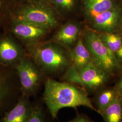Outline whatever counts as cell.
Returning <instances> with one entry per match:
<instances>
[{"label": "cell", "instance_id": "1", "mask_svg": "<svg viewBox=\"0 0 122 122\" xmlns=\"http://www.w3.org/2000/svg\"><path fill=\"white\" fill-rule=\"evenodd\" d=\"M44 100L52 118L57 117L59 111L65 108L85 106L98 113L86 91L68 82H60L48 78L44 85Z\"/></svg>", "mask_w": 122, "mask_h": 122}, {"label": "cell", "instance_id": "2", "mask_svg": "<svg viewBox=\"0 0 122 122\" xmlns=\"http://www.w3.org/2000/svg\"><path fill=\"white\" fill-rule=\"evenodd\" d=\"M27 46L31 58L45 73L59 74L71 65L70 52L59 44L50 41Z\"/></svg>", "mask_w": 122, "mask_h": 122}, {"label": "cell", "instance_id": "3", "mask_svg": "<svg viewBox=\"0 0 122 122\" xmlns=\"http://www.w3.org/2000/svg\"><path fill=\"white\" fill-rule=\"evenodd\" d=\"M82 38L93 61L110 76L120 69V64L114 53L101 39L97 32L88 28L84 31Z\"/></svg>", "mask_w": 122, "mask_h": 122}, {"label": "cell", "instance_id": "4", "mask_svg": "<svg viewBox=\"0 0 122 122\" xmlns=\"http://www.w3.org/2000/svg\"><path fill=\"white\" fill-rule=\"evenodd\" d=\"M110 76L92 60L80 71L71 65L66 70L64 79L66 82L82 88L86 91L95 92L108 82Z\"/></svg>", "mask_w": 122, "mask_h": 122}, {"label": "cell", "instance_id": "5", "mask_svg": "<svg viewBox=\"0 0 122 122\" xmlns=\"http://www.w3.org/2000/svg\"><path fill=\"white\" fill-rule=\"evenodd\" d=\"M14 19L45 27L51 30L60 24L59 17L53 10L39 3L24 7L18 11Z\"/></svg>", "mask_w": 122, "mask_h": 122}, {"label": "cell", "instance_id": "6", "mask_svg": "<svg viewBox=\"0 0 122 122\" xmlns=\"http://www.w3.org/2000/svg\"><path fill=\"white\" fill-rule=\"evenodd\" d=\"M22 95L29 97L37 92L43 79V72L31 58L26 56L15 66Z\"/></svg>", "mask_w": 122, "mask_h": 122}, {"label": "cell", "instance_id": "7", "mask_svg": "<svg viewBox=\"0 0 122 122\" xmlns=\"http://www.w3.org/2000/svg\"><path fill=\"white\" fill-rule=\"evenodd\" d=\"M52 30L47 27L25 21L12 20L11 31L13 35L27 45L37 44Z\"/></svg>", "mask_w": 122, "mask_h": 122}, {"label": "cell", "instance_id": "8", "mask_svg": "<svg viewBox=\"0 0 122 122\" xmlns=\"http://www.w3.org/2000/svg\"><path fill=\"white\" fill-rule=\"evenodd\" d=\"M88 21L90 28L98 33L117 32L122 28V7L118 5Z\"/></svg>", "mask_w": 122, "mask_h": 122}, {"label": "cell", "instance_id": "9", "mask_svg": "<svg viewBox=\"0 0 122 122\" xmlns=\"http://www.w3.org/2000/svg\"><path fill=\"white\" fill-rule=\"evenodd\" d=\"M26 56L21 45L13 38L4 35L0 37V64L16 66Z\"/></svg>", "mask_w": 122, "mask_h": 122}, {"label": "cell", "instance_id": "10", "mask_svg": "<svg viewBox=\"0 0 122 122\" xmlns=\"http://www.w3.org/2000/svg\"><path fill=\"white\" fill-rule=\"evenodd\" d=\"M81 26L77 22H67L57 30L52 37V42L69 48L77 41L81 34Z\"/></svg>", "mask_w": 122, "mask_h": 122}, {"label": "cell", "instance_id": "11", "mask_svg": "<svg viewBox=\"0 0 122 122\" xmlns=\"http://www.w3.org/2000/svg\"><path fill=\"white\" fill-rule=\"evenodd\" d=\"M29 97L22 95L17 104L6 113L0 122H27L30 116L33 106Z\"/></svg>", "mask_w": 122, "mask_h": 122}, {"label": "cell", "instance_id": "12", "mask_svg": "<svg viewBox=\"0 0 122 122\" xmlns=\"http://www.w3.org/2000/svg\"><path fill=\"white\" fill-rule=\"evenodd\" d=\"M70 55L71 65L77 71L83 69L92 60L91 54L85 46L81 36L74 45Z\"/></svg>", "mask_w": 122, "mask_h": 122}, {"label": "cell", "instance_id": "13", "mask_svg": "<svg viewBox=\"0 0 122 122\" xmlns=\"http://www.w3.org/2000/svg\"><path fill=\"white\" fill-rule=\"evenodd\" d=\"M118 5L116 0H83L85 13L88 20Z\"/></svg>", "mask_w": 122, "mask_h": 122}, {"label": "cell", "instance_id": "14", "mask_svg": "<svg viewBox=\"0 0 122 122\" xmlns=\"http://www.w3.org/2000/svg\"><path fill=\"white\" fill-rule=\"evenodd\" d=\"M105 122H122V99L119 96L100 114Z\"/></svg>", "mask_w": 122, "mask_h": 122}, {"label": "cell", "instance_id": "15", "mask_svg": "<svg viewBox=\"0 0 122 122\" xmlns=\"http://www.w3.org/2000/svg\"><path fill=\"white\" fill-rule=\"evenodd\" d=\"M118 96V93L114 87L104 89L99 92L95 100V107L98 113L100 114L101 112L112 103Z\"/></svg>", "mask_w": 122, "mask_h": 122}, {"label": "cell", "instance_id": "16", "mask_svg": "<svg viewBox=\"0 0 122 122\" xmlns=\"http://www.w3.org/2000/svg\"><path fill=\"white\" fill-rule=\"evenodd\" d=\"M98 34L105 45L115 54L122 45V35L119 34L118 32Z\"/></svg>", "mask_w": 122, "mask_h": 122}, {"label": "cell", "instance_id": "17", "mask_svg": "<svg viewBox=\"0 0 122 122\" xmlns=\"http://www.w3.org/2000/svg\"><path fill=\"white\" fill-rule=\"evenodd\" d=\"M52 1L62 14L72 11L76 3V0H52Z\"/></svg>", "mask_w": 122, "mask_h": 122}, {"label": "cell", "instance_id": "18", "mask_svg": "<svg viewBox=\"0 0 122 122\" xmlns=\"http://www.w3.org/2000/svg\"><path fill=\"white\" fill-rule=\"evenodd\" d=\"M27 122H45L43 111L39 105L33 106L30 116Z\"/></svg>", "mask_w": 122, "mask_h": 122}, {"label": "cell", "instance_id": "19", "mask_svg": "<svg viewBox=\"0 0 122 122\" xmlns=\"http://www.w3.org/2000/svg\"><path fill=\"white\" fill-rule=\"evenodd\" d=\"M8 93V87L5 79L0 76V108Z\"/></svg>", "mask_w": 122, "mask_h": 122}, {"label": "cell", "instance_id": "20", "mask_svg": "<svg viewBox=\"0 0 122 122\" xmlns=\"http://www.w3.org/2000/svg\"><path fill=\"white\" fill-rule=\"evenodd\" d=\"M66 122H94L87 115L85 114H78L74 119Z\"/></svg>", "mask_w": 122, "mask_h": 122}, {"label": "cell", "instance_id": "21", "mask_svg": "<svg viewBox=\"0 0 122 122\" xmlns=\"http://www.w3.org/2000/svg\"><path fill=\"white\" fill-rule=\"evenodd\" d=\"M114 88L117 91L118 96L122 99V76L119 79Z\"/></svg>", "mask_w": 122, "mask_h": 122}, {"label": "cell", "instance_id": "22", "mask_svg": "<svg viewBox=\"0 0 122 122\" xmlns=\"http://www.w3.org/2000/svg\"><path fill=\"white\" fill-rule=\"evenodd\" d=\"M115 55L119 64H122V44L118 51L115 53Z\"/></svg>", "mask_w": 122, "mask_h": 122}, {"label": "cell", "instance_id": "23", "mask_svg": "<svg viewBox=\"0 0 122 122\" xmlns=\"http://www.w3.org/2000/svg\"><path fill=\"white\" fill-rule=\"evenodd\" d=\"M29 0V1H32V2H39V1L41 0Z\"/></svg>", "mask_w": 122, "mask_h": 122}]
</instances>
